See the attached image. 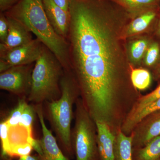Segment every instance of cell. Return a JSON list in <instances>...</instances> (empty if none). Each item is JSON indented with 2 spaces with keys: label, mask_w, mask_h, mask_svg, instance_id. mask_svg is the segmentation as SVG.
<instances>
[{
  "label": "cell",
  "mask_w": 160,
  "mask_h": 160,
  "mask_svg": "<svg viewBox=\"0 0 160 160\" xmlns=\"http://www.w3.org/2000/svg\"><path fill=\"white\" fill-rule=\"evenodd\" d=\"M109 0H70L67 40L71 71L80 98L95 122L122 126L142 95L132 85L130 69L122 61L116 12Z\"/></svg>",
  "instance_id": "1"
},
{
  "label": "cell",
  "mask_w": 160,
  "mask_h": 160,
  "mask_svg": "<svg viewBox=\"0 0 160 160\" xmlns=\"http://www.w3.org/2000/svg\"><path fill=\"white\" fill-rule=\"evenodd\" d=\"M4 13L26 26L54 55L64 70L71 71L67 40L55 31L47 17L42 0H19Z\"/></svg>",
  "instance_id": "2"
},
{
  "label": "cell",
  "mask_w": 160,
  "mask_h": 160,
  "mask_svg": "<svg viewBox=\"0 0 160 160\" xmlns=\"http://www.w3.org/2000/svg\"><path fill=\"white\" fill-rule=\"evenodd\" d=\"M60 85L59 98L45 102L47 118L61 149L66 156L72 158L74 155L71 140L73 106L80 97V92L71 71L65 70Z\"/></svg>",
  "instance_id": "3"
},
{
  "label": "cell",
  "mask_w": 160,
  "mask_h": 160,
  "mask_svg": "<svg viewBox=\"0 0 160 160\" xmlns=\"http://www.w3.org/2000/svg\"><path fill=\"white\" fill-rule=\"evenodd\" d=\"M64 72L54 55L44 46L32 69L28 101L36 105L58 99L61 96L60 82Z\"/></svg>",
  "instance_id": "4"
},
{
  "label": "cell",
  "mask_w": 160,
  "mask_h": 160,
  "mask_svg": "<svg viewBox=\"0 0 160 160\" xmlns=\"http://www.w3.org/2000/svg\"><path fill=\"white\" fill-rule=\"evenodd\" d=\"M75 124L71 140L76 160H100L96 124L87 111L82 99L75 104Z\"/></svg>",
  "instance_id": "5"
},
{
  "label": "cell",
  "mask_w": 160,
  "mask_h": 160,
  "mask_svg": "<svg viewBox=\"0 0 160 160\" xmlns=\"http://www.w3.org/2000/svg\"><path fill=\"white\" fill-rule=\"evenodd\" d=\"M44 45L38 38L0 54L1 72L14 66L35 63L42 52Z\"/></svg>",
  "instance_id": "6"
},
{
  "label": "cell",
  "mask_w": 160,
  "mask_h": 160,
  "mask_svg": "<svg viewBox=\"0 0 160 160\" xmlns=\"http://www.w3.org/2000/svg\"><path fill=\"white\" fill-rule=\"evenodd\" d=\"M34 65L14 66L1 72L0 88L17 95L27 98L31 86V76Z\"/></svg>",
  "instance_id": "7"
},
{
  "label": "cell",
  "mask_w": 160,
  "mask_h": 160,
  "mask_svg": "<svg viewBox=\"0 0 160 160\" xmlns=\"http://www.w3.org/2000/svg\"><path fill=\"white\" fill-rule=\"evenodd\" d=\"M34 107L42 133V138L39 140L41 150L38 153V156L41 160H70L58 145L56 138L54 137L52 132L46 126L42 104H36Z\"/></svg>",
  "instance_id": "8"
},
{
  "label": "cell",
  "mask_w": 160,
  "mask_h": 160,
  "mask_svg": "<svg viewBox=\"0 0 160 160\" xmlns=\"http://www.w3.org/2000/svg\"><path fill=\"white\" fill-rule=\"evenodd\" d=\"M132 149L141 148L160 136V110L146 116L132 130Z\"/></svg>",
  "instance_id": "9"
},
{
  "label": "cell",
  "mask_w": 160,
  "mask_h": 160,
  "mask_svg": "<svg viewBox=\"0 0 160 160\" xmlns=\"http://www.w3.org/2000/svg\"><path fill=\"white\" fill-rule=\"evenodd\" d=\"M6 16L8 20L9 32L6 41L0 43V54L27 44L33 40L32 32L26 26L13 18Z\"/></svg>",
  "instance_id": "10"
},
{
  "label": "cell",
  "mask_w": 160,
  "mask_h": 160,
  "mask_svg": "<svg viewBox=\"0 0 160 160\" xmlns=\"http://www.w3.org/2000/svg\"><path fill=\"white\" fill-rule=\"evenodd\" d=\"M42 2L47 17L55 31L66 40L69 31V12L58 6L53 0H42Z\"/></svg>",
  "instance_id": "11"
},
{
  "label": "cell",
  "mask_w": 160,
  "mask_h": 160,
  "mask_svg": "<svg viewBox=\"0 0 160 160\" xmlns=\"http://www.w3.org/2000/svg\"><path fill=\"white\" fill-rule=\"evenodd\" d=\"M95 122L97 128L98 147L100 160H114L115 135L106 123Z\"/></svg>",
  "instance_id": "12"
},
{
  "label": "cell",
  "mask_w": 160,
  "mask_h": 160,
  "mask_svg": "<svg viewBox=\"0 0 160 160\" xmlns=\"http://www.w3.org/2000/svg\"><path fill=\"white\" fill-rule=\"evenodd\" d=\"M114 160H133L132 136L126 135L121 129L115 136Z\"/></svg>",
  "instance_id": "13"
},
{
  "label": "cell",
  "mask_w": 160,
  "mask_h": 160,
  "mask_svg": "<svg viewBox=\"0 0 160 160\" xmlns=\"http://www.w3.org/2000/svg\"><path fill=\"white\" fill-rule=\"evenodd\" d=\"M132 14L141 13L157 9L160 0H109Z\"/></svg>",
  "instance_id": "14"
},
{
  "label": "cell",
  "mask_w": 160,
  "mask_h": 160,
  "mask_svg": "<svg viewBox=\"0 0 160 160\" xmlns=\"http://www.w3.org/2000/svg\"><path fill=\"white\" fill-rule=\"evenodd\" d=\"M157 14V9H151L140 14L127 26L124 32L125 37L141 33L150 25Z\"/></svg>",
  "instance_id": "15"
},
{
  "label": "cell",
  "mask_w": 160,
  "mask_h": 160,
  "mask_svg": "<svg viewBox=\"0 0 160 160\" xmlns=\"http://www.w3.org/2000/svg\"><path fill=\"white\" fill-rule=\"evenodd\" d=\"M133 160H160V136L141 148L132 149Z\"/></svg>",
  "instance_id": "16"
},
{
  "label": "cell",
  "mask_w": 160,
  "mask_h": 160,
  "mask_svg": "<svg viewBox=\"0 0 160 160\" xmlns=\"http://www.w3.org/2000/svg\"><path fill=\"white\" fill-rule=\"evenodd\" d=\"M160 98V84L151 92L145 95H142L137 100L123 124L131 121L143 109Z\"/></svg>",
  "instance_id": "17"
},
{
  "label": "cell",
  "mask_w": 160,
  "mask_h": 160,
  "mask_svg": "<svg viewBox=\"0 0 160 160\" xmlns=\"http://www.w3.org/2000/svg\"><path fill=\"white\" fill-rule=\"evenodd\" d=\"M160 110V98L143 109L131 121L127 123H123L121 127V130L126 135H130L135 127L143 118L152 112Z\"/></svg>",
  "instance_id": "18"
},
{
  "label": "cell",
  "mask_w": 160,
  "mask_h": 160,
  "mask_svg": "<svg viewBox=\"0 0 160 160\" xmlns=\"http://www.w3.org/2000/svg\"><path fill=\"white\" fill-rule=\"evenodd\" d=\"M130 78L132 85L138 90H145L151 83V74L146 69H132Z\"/></svg>",
  "instance_id": "19"
},
{
  "label": "cell",
  "mask_w": 160,
  "mask_h": 160,
  "mask_svg": "<svg viewBox=\"0 0 160 160\" xmlns=\"http://www.w3.org/2000/svg\"><path fill=\"white\" fill-rule=\"evenodd\" d=\"M148 49V42L145 39L134 41L130 46V58L132 62L138 63L142 59Z\"/></svg>",
  "instance_id": "20"
},
{
  "label": "cell",
  "mask_w": 160,
  "mask_h": 160,
  "mask_svg": "<svg viewBox=\"0 0 160 160\" xmlns=\"http://www.w3.org/2000/svg\"><path fill=\"white\" fill-rule=\"evenodd\" d=\"M26 98H21L19 100L17 107L12 111L9 117L5 121L9 126H14L18 125L20 117L28 105Z\"/></svg>",
  "instance_id": "21"
},
{
  "label": "cell",
  "mask_w": 160,
  "mask_h": 160,
  "mask_svg": "<svg viewBox=\"0 0 160 160\" xmlns=\"http://www.w3.org/2000/svg\"><path fill=\"white\" fill-rule=\"evenodd\" d=\"M36 113L34 106L28 104L20 117L18 125L32 130Z\"/></svg>",
  "instance_id": "22"
},
{
  "label": "cell",
  "mask_w": 160,
  "mask_h": 160,
  "mask_svg": "<svg viewBox=\"0 0 160 160\" xmlns=\"http://www.w3.org/2000/svg\"><path fill=\"white\" fill-rule=\"evenodd\" d=\"M160 53V48L158 44L152 43L147 49L145 57V64L147 66H153L157 62Z\"/></svg>",
  "instance_id": "23"
},
{
  "label": "cell",
  "mask_w": 160,
  "mask_h": 160,
  "mask_svg": "<svg viewBox=\"0 0 160 160\" xmlns=\"http://www.w3.org/2000/svg\"><path fill=\"white\" fill-rule=\"evenodd\" d=\"M9 32L8 20L5 13L1 12L0 14V41L1 43L6 41Z\"/></svg>",
  "instance_id": "24"
},
{
  "label": "cell",
  "mask_w": 160,
  "mask_h": 160,
  "mask_svg": "<svg viewBox=\"0 0 160 160\" xmlns=\"http://www.w3.org/2000/svg\"><path fill=\"white\" fill-rule=\"evenodd\" d=\"M9 126L6 122H3L0 125V137L2 141V147L6 145L8 139Z\"/></svg>",
  "instance_id": "25"
},
{
  "label": "cell",
  "mask_w": 160,
  "mask_h": 160,
  "mask_svg": "<svg viewBox=\"0 0 160 160\" xmlns=\"http://www.w3.org/2000/svg\"><path fill=\"white\" fill-rule=\"evenodd\" d=\"M19 0H0L1 12H6L12 8Z\"/></svg>",
  "instance_id": "26"
},
{
  "label": "cell",
  "mask_w": 160,
  "mask_h": 160,
  "mask_svg": "<svg viewBox=\"0 0 160 160\" xmlns=\"http://www.w3.org/2000/svg\"><path fill=\"white\" fill-rule=\"evenodd\" d=\"M55 2L66 11L69 12V7L70 0H53Z\"/></svg>",
  "instance_id": "27"
},
{
  "label": "cell",
  "mask_w": 160,
  "mask_h": 160,
  "mask_svg": "<svg viewBox=\"0 0 160 160\" xmlns=\"http://www.w3.org/2000/svg\"><path fill=\"white\" fill-rule=\"evenodd\" d=\"M7 160H9L8 158L7 159ZM17 160H41V159L38 156H32L29 154L28 155L21 157H20Z\"/></svg>",
  "instance_id": "28"
},
{
  "label": "cell",
  "mask_w": 160,
  "mask_h": 160,
  "mask_svg": "<svg viewBox=\"0 0 160 160\" xmlns=\"http://www.w3.org/2000/svg\"><path fill=\"white\" fill-rule=\"evenodd\" d=\"M157 34L160 36V18L158 23L157 29Z\"/></svg>",
  "instance_id": "29"
},
{
  "label": "cell",
  "mask_w": 160,
  "mask_h": 160,
  "mask_svg": "<svg viewBox=\"0 0 160 160\" xmlns=\"http://www.w3.org/2000/svg\"><path fill=\"white\" fill-rule=\"evenodd\" d=\"M157 72L158 74L160 76V64L158 68Z\"/></svg>",
  "instance_id": "30"
}]
</instances>
